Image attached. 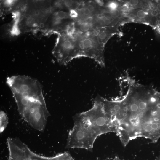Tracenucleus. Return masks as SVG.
<instances>
[{
  "label": "nucleus",
  "instance_id": "f257e3e1",
  "mask_svg": "<svg viewBox=\"0 0 160 160\" xmlns=\"http://www.w3.org/2000/svg\"><path fill=\"white\" fill-rule=\"evenodd\" d=\"M132 89L118 101L112 118L115 132L124 146L139 137L156 143L160 138V100L150 97L146 88Z\"/></svg>",
  "mask_w": 160,
  "mask_h": 160
},
{
  "label": "nucleus",
  "instance_id": "f03ea898",
  "mask_svg": "<svg viewBox=\"0 0 160 160\" xmlns=\"http://www.w3.org/2000/svg\"><path fill=\"white\" fill-rule=\"evenodd\" d=\"M74 125L69 132L66 148L92 151L97 138L103 134L115 132L104 107L102 97L97 95L92 107L73 117Z\"/></svg>",
  "mask_w": 160,
  "mask_h": 160
},
{
  "label": "nucleus",
  "instance_id": "7ed1b4c3",
  "mask_svg": "<svg viewBox=\"0 0 160 160\" xmlns=\"http://www.w3.org/2000/svg\"><path fill=\"white\" fill-rule=\"evenodd\" d=\"M13 95L23 119L34 129L43 132L50 114L43 93L32 92Z\"/></svg>",
  "mask_w": 160,
  "mask_h": 160
},
{
  "label": "nucleus",
  "instance_id": "20e7f679",
  "mask_svg": "<svg viewBox=\"0 0 160 160\" xmlns=\"http://www.w3.org/2000/svg\"><path fill=\"white\" fill-rule=\"evenodd\" d=\"M53 11L49 1H27L25 9L19 19V28L23 32L44 28Z\"/></svg>",
  "mask_w": 160,
  "mask_h": 160
},
{
  "label": "nucleus",
  "instance_id": "39448f33",
  "mask_svg": "<svg viewBox=\"0 0 160 160\" xmlns=\"http://www.w3.org/2000/svg\"><path fill=\"white\" fill-rule=\"evenodd\" d=\"M52 54L59 63L62 65L66 64L73 58L79 57L75 40L66 33L59 36Z\"/></svg>",
  "mask_w": 160,
  "mask_h": 160
},
{
  "label": "nucleus",
  "instance_id": "423d86ee",
  "mask_svg": "<svg viewBox=\"0 0 160 160\" xmlns=\"http://www.w3.org/2000/svg\"><path fill=\"white\" fill-rule=\"evenodd\" d=\"M75 41L77 47L79 56L87 57L94 59L102 66L104 65L102 47L96 37L88 35L76 36Z\"/></svg>",
  "mask_w": 160,
  "mask_h": 160
},
{
  "label": "nucleus",
  "instance_id": "0eeeda50",
  "mask_svg": "<svg viewBox=\"0 0 160 160\" xmlns=\"http://www.w3.org/2000/svg\"><path fill=\"white\" fill-rule=\"evenodd\" d=\"M7 143L9 152L8 160H23L28 146L17 138L9 137Z\"/></svg>",
  "mask_w": 160,
  "mask_h": 160
},
{
  "label": "nucleus",
  "instance_id": "6e6552de",
  "mask_svg": "<svg viewBox=\"0 0 160 160\" xmlns=\"http://www.w3.org/2000/svg\"><path fill=\"white\" fill-rule=\"evenodd\" d=\"M131 15L134 16L136 20H138L145 21L147 20V22L149 24V13L146 10L141 8L134 10L131 12Z\"/></svg>",
  "mask_w": 160,
  "mask_h": 160
},
{
  "label": "nucleus",
  "instance_id": "1a4fd4ad",
  "mask_svg": "<svg viewBox=\"0 0 160 160\" xmlns=\"http://www.w3.org/2000/svg\"><path fill=\"white\" fill-rule=\"evenodd\" d=\"M99 32L98 31L96 32L97 33L96 37L100 44H104V43L110 36L111 33L107 30H103L101 31L99 30Z\"/></svg>",
  "mask_w": 160,
  "mask_h": 160
},
{
  "label": "nucleus",
  "instance_id": "9d476101",
  "mask_svg": "<svg viewBox=\"0 0 160 160\" xmlns=\"http://www.w3.org/2000/svg\"><path fill=\"white\" fill-rule=\"evenodd\" d=\"M8 123V118L6 113L1 111L0 113V131L2 132L6 128Z\"/></svg>",
  "mask_w": 160,
  "mask_h": 160
},
{
  "label": "nucleus",
  "instance_id": "9b49d317",
  "mask_svg": "<svg viewBox=\"0 0 160 160\" xmlns=\"http://www.w3.org/2000/svg\"><path fill=\"white\" fill-rule=\"evenodd\" d=\"M50 160H73L70 155L67 152L60 153L55 156L50 157Z\"/></svg>",
  "mask_w": 160,
  "mask_h": 160
},
{
  "label": "nucleus",
  "instance_id": "f8f14e48",
  "mask_svg": "<svg viewBox=\"0 0 160 160\" xmlns=\"http://www.w3.org/2000/svg\"><path fill=\"white\" fill-rule=\"evenodd\" d=\"M50 157L44 156L37 154L31 151L27 160H50Z\"/></svg>",
  "mask_w": 160,
  "mask_h": 160
},
{
  "label": "nucleus",
  "instance_id": "ddd939ff",
  "mask_svg": "<svg viewBox=\"0 0 160 160\" xmlns=\"http://www.w3.org/2000/svg\"><path fill=\"white\" fill-rule=\"evenodd\" d=\"M109 14L112 18L116 20H118L121 16V10L119 8L110 10Z\"/></svg>",
  "mask_w": 160,
  "mask_h": 160
},
{
  "label": "nucleus",
  "instance_id": "4468645a",
  "mask_svg": "<svg viewBox=\"0 0 160 160\" xmlns=\"http://www.w3.org/2000/svg\"><path fill=\"white\" fill-rule=\"evenodd\" d=\"M91 25L89 23L85 21L81 23L80 25L79 30L83 33L89 32L91 28Z\"/></svg>",
  "mask_w": 160,
  "mask_h": 160
},
{
  "label": "nucleus",
  "instance_id": "2eb2a0df",
  "mask_svg": "<svg viewBox=\"0 0 160 160\" xmlns=\"http://www.w3.org/2000/svg\"><path fill=\"white\" fill-rule=\"evenodd\" d=\"M118 3L115 1H111L107 5V7L110 10H113L119 8Z\"/></svg>",
  "mask_w": 160,
  "mask_h": 160
},
{
  "label": "nucleus",
  "instance_id": "dca6fc26",
  "mask_svg": "<svg viewBox=\"0 0 160 160\" xmlns=\"http://www.w3.org/2000/svg\"><path fill=\"white\" fill-rule=\"evenodd\" d=\"M63 2L64 5L68 8H70L72 7L74 4V2L71 0H65Z\"/></svg>",
  "mask_w": 160,
  "mask_h": 160
},
{
  "label": "nucleus",
  "instance_id": "f3484780",
  "mask_svg": "<svg viewBox=\"0 0 160 160\" xmlns=\"http://www.w3.org/2000/svg\"><path fill=\"white\" fill-rule=\"evenodd\" d=\"M69 15L71 18H76L78 17V14L76 11L72 9L70 10Z\"/></svg>",
  "mask_w": 160,
  "mask_h": 160
},
{
  "label": "nucleus",
  "instance_id": "a211bd4d",
  "mask_svg": "<svg viewBox=\"0 0 160 160\" xmlns=\"http://www.w3.org/2000/svg\"><path fill=\"white\" fill-rule=\"evenodd\" d=\"M82 13L85 16L90 15L91 13L88 8L87 7L84 8L82 11Z\"/></svg>",
  "mask_w": 160,
  "mask_h": 160
},
{
  "label": "nucleus",
  "instance_id": "6ab92c4d",
  "mask_svg": "<svg viewBox=\"0 0 160 160\" xmlns=\"http://www.w3.org/2000/svg\"><path fill=\"white\" fill-rule=\"evenodd\" d=\"M87 7L88 8L91 13L94 12L95 10V7L92 4H89L87 6Z\"/></svg>",
  "mask_w": 160,
  "mask_h": 160
},
{
  "label": "nucleus",
  "instance_id": "aec40b11",
  "mask_svg": "<svg viewBox=\"0 0 160 160\" xmlns=\"http://www.w3.org/2000/svg\"><path fill=\"white\" fill-rule=\"evenodd\" d=\"M154 160H160V156L157 157Z\"/></svg>",
  "mask_w": 160,
  "mask_h": 160
}]
</instances>
